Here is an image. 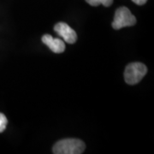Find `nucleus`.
Instances as JSON below:
<instances>
[{"instance_id":"obj_1","label":"nucleus","mask_w":154,"mask_h":154,"mask_svg":"<svg viewBox=\"0 0 154 154\" xmlns=\"http://www.w3.org/2000/svg\"><path fill=\"white\" fill-rule=\"evenodd\" d=\"M86 145L78 139H65L54 145L52 152L55 154H81L84 152Z\"/></svg>"},{"instance_id":"obj_2","label":"nucleus","mask_w":154,"mask_h":154,"mask_svg":"<svg viewBox=\"0 0 154 154\" xmlns=\"http://www.w3.org/2000/svg\"><path fill=\"white\" fill-rule=\"evenodd\" d=\"M147 73L146 66L141 63H131L125 69L124 79L128 85H135L139 83Z\"/></svg>"},{"instance_id":"obj_3","label":"nucleus","mask_w":154,"mask_h":154,"mask_svg":"<svg viewBox=\"0 0 154 154\" xmlns=\"http://www.w3.org/2000/svg\"><path fill=\"white\" fill-rule=\"evenodd\" d=\"M136 23V18L127 7H120L116 11L112 28L118 30L125 27L134 26Z\"/></svg>"},{"instance_id":"obj_4","label":"nucleus","mask_w":154,"mask_h":154,"mask_svg":"<svg viewBox=\"0 0 154 154\" xmlns=\"http://www.w3.org/2000/svg\"><path fill=\"white\" fill-rule=\"evenodd\" d=\"M55 32L64 39L69 44H74L77 40V34L75 31L71 28L65 22H58L54 27Z\"/></svg>"},{"instance_id":"obj_5","label":"nucleus","mask_w":154,"mask_h":154,"mask_svg":"<svg viewBox=\"0 0 154 154\" xmlns=\"http://www.w3.org/2000/svg\"><path fill=\"white\" fill-rule=\"evenodd\" d=\"M42 42L46 45L54 53H62L65 50V44L60 38H54L50 34H45L42 37Z\"/></svg>"},{"instance_id":"obj_6","label":"nucleus","mask_w":154,"mask_h":154,"mask_svg":"<svg viewBox=\"0 0 154 154\" xmlns=\"http://www.w3.org/2000/svg\"><path fill=\"white\" fill-rule=\"evenodd\" d=\"M87 3L92 6H99V5H103L105 7H109L112 5L113 0H86Z\"/></svg>"},{"instance_id":"obj_7","label":"nucleus","mask_w":154,"mask_h":154,"mask_svg":"<svg viewBox=\"0 0 154 154\" xmlns=\"http://www.w3.org/2000/svg\"><path fill=\"white\" fill-rule=\"evenodd\" d=\"M7 123H8L7 117L3 113H0V133L4 132L5 130Z\"/></svg>"},{"instance_id":"obj_8","label":"nucleus","mask_w":154,"mask_h":154,"mask_svg":"<svg viewBox=\"0 0 154 154\" xmlns=\"http://www.w3.org/2000/svg\"><path fill=\"white\" fill-rule=\"evenodd\" d=\"M132 1L134 4L138 5H145L146 3L147 0H132Z\"/></svg>"}]
</instances>
